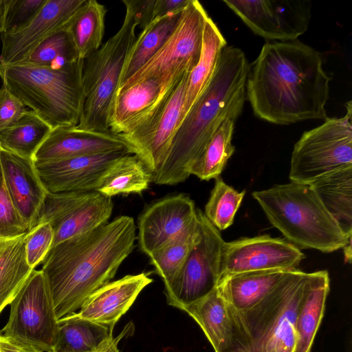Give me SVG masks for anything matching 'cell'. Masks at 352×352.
<instances>
[{"mask_svg": "<svg viewBox=\"0 0 352 352\" xmlns=\"http://www.w3.org/2000/svg\"><path fill=\"white\" fill-rule=\"evenodd\" d=\"M190 0H156L155 19L182 12Z\"/></svg>", "mask_w": 352, "mask_h": 352, "instance_id": "7bdbcfd3", "label": "cell"}, {"mask_svg": "<svg viewBox=\"0 0 352 352\" xmlns=\"http://www.w3.org/2000/svg\"><path fill=\"white\" fill-rule=\"evenodd\" d=\"M122 3L131 10L137 26L142 30L154 20L156 0H123Z\"/></svg>", "mask_w": 352, "mask_h": 352, "instance_id": "b9f144b4", "label": "cell"}, {"mask_svg": "<svg viewBox=\"0 0 352 352\" xmlns=\"http://www.w3.org/2000/svg\"><path fill=\"white\" fill-rule=\"evenodd\" d=\"M206 11L197 0H190L182 10L175 29L156 54L122 83L117 91L151 78L175 79L190 72L201 50Z\"/></svg>", "mask_w": 352, "mask_h": 352, "instance_id": "30bf717a", "label": "cell"}, {"mask_svg": "<svg viewBox=\"0 0 352 352\" xmlns=\"http://www.w3.org/2000/svg\"><path fill=\"white\" fill-rule=\"evenodd\" d=\"M226 43L219 29L208 16L204 23L199 59L188 78L184 101V118L210 81Z\"/></svg>", "mask_w": 352, "mask_h": 352, "instance_id": "4316f807", "label": "cell"}, {"mask_svg": "<svg viewBox=\"0 0 352 352\" xmlns=\"http://www.w3.org/2000/svg\"><path fill=\"white\" fill-rule=\"evenodd\" d=\"M309 184L342 229L351 234L352 166L327 174Z\"/></svg>", "mask_w": 352, "mask_h": 352, "instance_id": "484cf974", "label": "cell"}, {"mask_svg": "<svg viewBox=\"0 0 352 352\" xmlns=\"http://www.w3.org/2000/svg\"><path fill=\"white\" fill-rule=\"evenodd\" d=\"M236 120L228 118L223 120L190 165L189 175H194L205 181L219 177L235 150L232 139Z\"/></svg>", "mask_w": 352, "mask_h": 352, "instance_id": "1f68e13d", "label": "cell"}, {"mask_svg": "<svg viewBox=\"0 0 352 352\" xmlns=\"http://www.w3.org/2000/svg\"><path fill=\"white\" fill-rule=\"evenodd\" d=\"M182 77L147 78L116 92L109 113V131L126 134L143 124Z\"/></svg>", "mask_w": 352, "mask_h": 352, "instance_id": "d6986e66", "label": "cell"}, {"mask_svg": "<svg viewBox=\"0 0 352 352\" xmlns=\"http://www.w3.org/2000/svg\"><path fill=\"white\" fill-rule=\"evenodd\" d=\"M45 1L8 0L3 33H11L25 26L37 14Z\"/></svg>", "mask_w": 352, "mask_h": 352, "instance_id": "ab89813d", "label": "cell"}, {"mask_svg": "<svg viewBox=\"0 0 352 352\" xmlns=\"http://www.w3.org/2000/svg\"><path fill=\"white\" fill-rule=\"evenodd\" d=\"M3 184V173H2L1 160H0V188L2 186Z\"/></svg>", "mask_w": 352, "mask_h": 352, "instance_id": "7dc6e473", "label": "cell"}, {"mask_svg": "<svg viewBox=\"0 0 352 352\" xmlns=\"http://www.w3.org/2000/svg\"><path fill=\"white\" fill-rule=\"evenodd\" d=\"M133 330V324L131 322L128 323L118 336H110L99 346L96 352H120L118 349L119 342L122 338L132 334Z\"/></svg>", "mask_w": 352, "mask_h": 352, "instance_id": "f6af8a7d", "label": "cell"}, {"mask_svg": "<svg viewBox=\"0 0 352 352\" xmlns=\"http://www.w3.org/2000/svg\"><path fill=\"white\" fill-rule=\"evenodd\" d=\"M3 184L8 196L30 230L36 223L47 191L32 160L0 148Z\"/></svg>", "mask_w": 352, "mask_h": 352, "instance_id": "44dd1931", "label": "cell"}, {"mask_svg": "<svg viewBox=\"0 0 352 352\" xmlns=\"http://www.w3.org/2000/svg\"><path fill=\"white\" fill-rule=\"evenodd\" d=\"M198 235L199 221L196 213L195 218L186 227L148 256L165 288L170 285L182 267Z\"/></svg>", "mask_w": 352, "mask_h": 352, "instance_id": "836d02e7", "label": "cell"}, {"mask_svg": "<svg viewBox=\"0 0 352 352\" xmlns=\"http://www.w3.org/2000/svg\"><path fill=\"white\" fill-rule=\"evenodd\" d=\"M1 352H43L41 349L25 342L0 336Z\"/></svg>", "mask_w": 352, "mask_h": 352, "instance_id": "ee69618b", "label": "cell"}, {"mask_svg": "<svg viewBox=\"0 0 352 352\" xmlns=\"http://www.w3.org/2000/svg\"><path fill=\"white\" fill-rule=\"evenodd\" d=\"M87 0H46L25 26L1 35L0 63L14 65L26 59L51 34L67 28Z\"/></svg>", "mask_w": 352, "mask_h": 352, "instance_id": "2e32d148", "label": "cell"}, {"mask_svg": "<svg viewBox=\"0 0 352 352\" xmlns=\"http://www.w3.org/2000/svg\"><path fill=\"white\" fill-rule=\"evenodd\" d=\"M304 257L300 249L292 243L269 235L225 242L220 278L246 272L296 270Z\"/></svg>", "mask_w": 352, "mask_h": 352, "instance_id": "9a60e30c", "label": "cell"}, {"mask_svg": "<svg viewBox=\"0 0 352 352\" xmlns=\"http://www.w3.org/2000/svg\"><path fill=\"white\" fill-rule=\"evenodd\" d=\"M330 279L327 270L309 273L306 292L296 319V352H310L322 320Z\"/></svg>", "mask_w": 352, "mask_h": 352, "instance_id": "cb8c5ba5", "label": "cell"}, {"mask_svg": "<svg viewBox=\"0 0 352 352\" xmlns=\"http://www.w3.org/2000/svg\"><path fill=\"white\" fill-rule=\"evenodd\" d=\"M181 14L179 12L155 19L142 30L129 51L118 88L162 47L177 25Z\"/></svg>", "mask_w": 352, "mask_h": 352, "instance_id": "f1b7e54d", "label": "cell"}, {"mask_svg": "<svg viewBox=\"0 0 352 352\" xmlns=\"http://www.w3.org/2000/svg\"><path fill=\"white\" fill-rule=\"evenodd\" d=\"M342 118H327L303 133L291 157V182L309 184L342 168L352 166L351 101Z\"/></svg>", "mask_w": 352, "mask_h": 352, "instance_id": "ba28073f", "label": "cell"}, {"mask_svg": "<svg viewBox=\"0 0 352 352\" xmlns=\"http://www.w3.org/2000/svg\"><path fill=\"white\" fill-rule=\"evenodd\" d=\"M25 111L23 103L2 85L0 89V132L13 125Z\"/></svg>", "mask_w": 352, "mask_h": 352, "instance_id": "60d3db41", "label": "cell"}, {"mask_svg": "<svg viewBox=\"0 0 352 352\" xmlns=\"http://www.w3.org/2000/svg\"><path fill=\"white\" fill-rule=\"evenodd\" d=\"M52 129L32 110H26L13 125L0 132V148L33 160Z\"/></svg>", "mask_w": 352, "mask_h": 352, "instance_id": "d6a6232c", "label": "cell"}, {"mask_svg": "<svg viewBox=\"0 0 352 352\" xmlns=\"http://www.w3.org/2000/svg\"><path fill=\"white\" fill-rule=\"evenodd\" d=\"M199 235L182 267L165 288L168 305L181 309L211 292L220 279L221 255L225 241L219 230L197 208Z\"/></svg>", "mask_w": 352, "mask_h": 352, "instance_id": "8fae6325", "label": "cell"}, {"mask_svg": "<svg viewBox=\"0 0 352 352\" xmlns=\"http://www.w3.org/2000/svg\"><path fill=\"white\" fill-rule=\"evenodd\" d=\"M195 202L185 194L166 196L146 206L138 218L140 249L149 256L196 217Z\"/></svg>", "mask_w": 352, "mask_h": 352, "instance_id": "ac0fdd59", "label": "cell"}, {"mask_svg": "<svg viewBox=\"0 0 352 352\" xmlns=\"http://www.w3.org/2000/svg\"><path fill=\"white\" fill-rule=\"evenodd\" d=\"M331 80L311 47L298 40L267 42L250 65L246 99L256 116L273 124L326 120Z\"/></svg>", "mask_w": 352, "mask_h": 352, "instance_id": "6da1fadb", "label": "cell"}, {"mask_svg": "<svg viewBox=\"0 0 352 352\" xmlns=\"http://www.w3.org/2000/svg\"><path fill=\"white\" fill-rule=\"evenodd\" d=\"M113 208L111 197L96 191L48 193L36 226L44 222L51 225L54 231L52 248L106 224Z\"/></svg>", "mask_w": 352, "mask_h": 352, "instance_id": "7c38bea8", "label": "cell"}, {"mask_svg": "<svg viewBox=\"0 0 352 352\" xmlns=\"http://www.w3.org/2000/svg\"><path fill=\"white\" fill-rule=\"evenodd\" d=\"M113 328L82 318L76 313L58 320L52 352H96L110 336Z\"/></svg>", "mask_w": 352, "mask_h": 352, "instance_id": "f546056e", "label": "cell"}, {"mask_svg": "<svg viewBox=\"0 0 352 352\" xmlns=\"http://www.w3.org/2000/svg\"><path fill=\"white\" fill-rule=\"evenodd\" d=\"M26 234L13 238L0 237V314L34 270L26 261Z\"/></svg>", "mask_w": 352, "mask_h": 352, "instance_id": "83f0119b", "label": "cell"}, {"mask_svg": "<svg viewBox=\"0 0 352 352\" xmlns=\"http://www.w3.org/2000/svg\"><path fill=\"white\" fill-rule=\"evenodd\" d=\"M29 231L28 224L14 207L3 184L0 188V237H16Z\"/></svg>", "mask_w": 352, "mask_h": 352, "instance_id": "f35d334b", "label": "cell"}, {"mask_svg": "<svg viewBox=\"0 0 352 352\" xmlns=\"http://www.w3.org/2000/svg\"><path fill=\"white\" fill-rule=\"evenodd\" d=\"M54 231L47 222L39 223L31 229L25 236V257L29 266L35 268L43 263L52 246Z\"/></svg>", "mask_w": 352, "mask_h": 352, "instance_id": "74e56055", "label": "cell"}, {"mask_svg": "<svg viewBox=\"0 0 352 352\" xmlns=\"http://www.w3.org/2000/svg\"><path fill=\"white\" fill-rule=\"evenodd\" d=\"M256 34L266 40H297L308 29L311 20L309 0H224Z\"/></svg>", "mask_w": 352, "mask_h": 352, "instance_id": "5bb4252c", "label": "cell"}, {"mask_svg": "<svg viewBox=\"0 0 352 352\" xmlns=\"http://www.w3.org/2000/svg\"><path fill=\"white\" fill-rule=\"evenodd\" d=\"M151 179V173L140 159L134 154H128L109 167L96 191L109 197L120 194H140L148 188Z\"/></svg>", "mask_w": 352, "mask_h": 352, "instance_id": "4dcf8cb0", "label": "cell"}, {"mask_svg": "<svg viewBox=\"0 0 352 352\" xmlns=\"http://www.w3.org/2000/svg\"><path fill=\"white\" fill-rule=\"evenodd\" d=\"M136 226L123 215L53 246L43 262L58 320L78 310L86 299L110 282L135 248Z\"/></svg>", "mask_w": 352, "mask_h": 352, "instance_id": "7a4b0ae2", "label": "cell"}, {"mask_svg": "<svg viewBox=\"0 0 352 352\" xmlns=\"http://www.w3.org/2000/svg\"><path fill=\"white\" fill-rule=\"evenodd\" d=\"M190 72H186L151 117L143 124L120 134L147 169L154 174L165 161L184 115V95Z\"/></svg>", "mask_w": 352, "mask_h": 352, "instance_id": "4fadbf2b", "label": "cell"}, {"mask_svg": "<svg viewBox=\"0 0 352 352\" xmlns=\"http://www.w3.org/2000/svg\"><path fill=\"white\" fill-rule=\"evenodd\" d=\"M124 149L131 151L120 134L81 130L76 127H56L52 129L32 160L34 164H41Z\"/></svg>", "mask_w": 352, "mask_h": 352, "instance_id": "ffe728a7", "label": "cell"}, {"mask_svg": "<svg viewBox=\"0 0 352 352\" xmlns=\"http://www.w3.org/2000/svg\"><path fill=\"white\" fill-rule=\"evenodd\" d=\"M83 59L60 68L0 63V78L12 94L52 129L76 127L84 103Z\"/></svg>", "mask_w": 352, "mask_h": 352, "instance_id": "8992f818", "label": "cell"}, {"mask_svg": "<svg viewBox=\"0 0 352 352\" xmlns=\"http://www.w3.org/2000/svg\"><path fill=\"white\" fill-rule=\"evenodd\" d=\"M80 58L72 36L65 28L48 36L19 63L60 68Z\"/></svg>", "mask_w": 352, "mask_h": 352, "instance_id": "d590c367", "label": "cell"}, {"mask_svg": "<svg viewBox=\"0 0 352 352\" xmlns=\"http://www.w3.org/2000/svg\"><path fill=\"white\" fill-rule=\"evenodd\" d=\"M9 305L8 319L1 334L52 352L58 320L41 270L32 272Z\"/></svg>", "mask_w": 352, "mask_h": 352, "instance_id": "9c48e42d", "label": "cell"}, {"mask_svg": "<svg viewBox=\"0 0 352 352\" xmlns=\"http://www.w3.org/2000/svg\"><path fill=\"white\" fill-rule=\"evenodd\" d=\"M0 336H1V333H0ZM0 352H1V349H0Z\"/></svg>", "mask_w": 352, "mask_h": 352, "instance_id": "c3c4849f", "label": "cell"}, {"mask_svg": "<svg viewBox=\"0 0 352 352\" xmlns=\"http://www.w3.org/2000/svg\"><path fill=\"white\" fill-rule=\"evenodd\" d=\"M105 7L95 0H87L71 21L69 30L80 58L100 47L104 32Z\"/></svg>", "mask_w": 352, "mask_h": 352, "instance_id": "e575fe53", "label": "cell"}, {"mask_svg": "<svg viewBox=\"0 0 352 352\" xmlns=\"http://www.w3.org/2000/svg\"><path fill=\"white\" fill-rule=\"evenodd\" d=\"M291 271H254L226 275L220 278L217 288L228 306L243 310L261 301Z\"/></svg>", "mask_w": 352, "mask_h": 352, "instance_id": "603a6c76", "label": "cell"}, {"mask_svg": "<svg viewBox=\"0 0 352 352\" xmlns=\"http://www.w3.org/2000/svg\"><path fill=\"white\" fill-rule=\"evenodd\" d=\"M245 194V190L236 191L219 177L205 206L206 217L218 230H226L232 224Z\"/></svg>", "mask_w": 352, "mask_h": 352, "instance_id": "8d00e7d4", "label": "cell"}, {"mask_svg": "<svg viewBox=\"0 0 352 352\" xmlns=\"http://www.w3.org/2000/svg\"><path fill=\"white\" fill-rule=\"evenodd\" d=\"M122 25L98 50L83 59L84 103L78 129L106 132L111 107L119 86L123 66L135 39L137 27L126 7Z\"/></svg>", "mask_w": 352, "mask_h": 352, "instance_id": "52a82bcc", "label": "cell"}, {"mask_svg": "<svg viewBox=\"0 0 352 352\" xmlns=\"http://www.w3.org/2000/svg\"><path fill=\"white\" fill-rule=\"evenodd\" d=\"M8 0H0V34L4 32Z\"/></svg>", "mask_w": 352, "mask_h": 352, "instance_id": "bcb514c9", "label": "cell"}, {"mask_svg": "<svg viewBox=\"0 0 352 352\" xmlns=\"http://www.w3.org/2000/svg\"><path fill=\"white\" fill-rule=\"evenodd\" d=\"M250 65L241 49L226 46L222 50L210 81L180 123L151 182L175 185L188 179L190 165L223 120L237 119L242 113Z\"/></svg>", "mask_w": 352, "mask_h": 352, "instance_id": "3957f363", "label": "cell"}, {"mask_svg": "<svg viewBox=\"0 0 352 352\" xmlns=\"http://www.w3.org/2000/svg\"><path fill=\"white\" fill-rule=\"evenodd\" d=\"M199 324L214 352H223L230 345L232 323L228 306L217 287L200 300L183 307Z\"/></svg>", "mask_w": 352, "mask_h": 352, "instance_id": "d4e9b609", "label": "cell"}, {"mask_svg": "<svg viewBox=\"0 0 352 352\" xmlns=\"http://www.w3.org/2000/svg\"><path fill=\"white\" fill-rule=\"evenodd\" d=\"M270 222L299 249L329 253L351 241L310 184L291 182L254 191Z\"/></svg>", "mask_w": 352, "mask_h": 352, "instance_id": "5b68a950", "label": "cell"}, {"mask_svg": "<svg viewBox=\"0 0 352 352\" xmlns=\"http://www.w3.org/2000/svg\"><path fill=\"white\" fill-rule=\"evenodd\" d=\"M308 276L292 270L256 305L243 310L228 305L232 336L223 352H296L295 323Z\"/></svg>", "mask_w": 352, "mask_h": 352, "instance_id": "277c9868", "label": "cell"}, {"mask_svg": "<svg viewBox=\"0 0 352 352\" xmlns=\"http://www.w3.org/2000/svg\"><path fill=\"white\" fill-rule=\"evenodd\" d=\"M152 282L153 279L144 272L109 282L91 294L76 314L82 318L113 329L142 289Z\"/></svg>", "mask_w": 352, "mask_h": 352, "instance_id": "7402d4cb", "label": "cell"}, {"mask_svg": "<svg viewBox=\"0 0 352 352\" xmlns=\"http://www.w3.org/2000/svg\"><path fill=\"white\" fill-rule=\"evenodd\" d=\"M130 150L81 155L61 160L34 164L47 192L51 193L96 191L109 167Z\"/></svg>", "mask_w": 352, "mask_h": 352, "instance_id": "e0dca14e", "label": "cell"}]
</instances>
